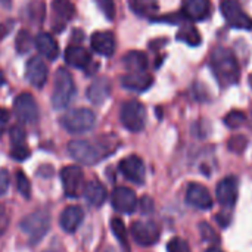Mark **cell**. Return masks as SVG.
Listing matches in <instances>:
<instances>
[{
  "label": "cell",
  "instance_id": "6da1fadb",
  "mask_svg": "<svg viewBox=\"0 0 252 252\" xmlns=\"http://www.w3.org/2000/svg\"><path fill=\"white\" fill-rule=\"evenodd\" d=\"M210 66L213 69L214 77L217 78V81L223 86H233L238 83L239 80V65L238 61L233 55V52H230L226 47H216L211 52V58H210Z\"/></svg>",
  "mask_w": 252,
  "mask_h": 252
},
{
  "label": "cell",
  "instance_id": "7a4b0ae2",
  "mask_svg": "<svg viewBox=\"0 0 252 252\" xmlns=\"http://www.w3.org/2000/svg\"><path fill=\"white\" fill-rule=\"evenodd\" d=\"M69 155L83 165H93L111 154L106 145L93 143L89 140H72L68 143Z\"/></svg>",
  "mask_w": 252,
  "mask_h": 252
},
{
  "label": "cell",
  "instance_id": "3957f363",
  "mask_svg": "<svg viewBox=\"0 0 252 252\" xmlns=\"http://www.w3.org/2000/svg\"><path fill=\"white\" fill-rule=\"evenodd\" d=\"M75 94V84L72 75L65 68H59L55 74L52 105L55 109H65Z\"/></svg>",
  "mask_w": 252,
  "mask_h": 252
},
{
  "label": "cell",
  "instance_id": "277c9868",
  "mask_svg": "<svg viewBox=\"0 0 252 252\" xmlns=\"http://www.w3.org/2000/svg\"><path fill=\"white\" fill-rule=\"evenodd\" d=\"M96 124V115L87 108L71 109L61 118V126L71 134H83L90 131Z\"/></svg>",
  "mask_w": 252,
  "mask_h": 252
},
{
  "label": "cell",
  "instance_id": "5b68a950",
  "mask_svg": "<svg viewBox=\"0 0 252 252\" xmlns=\"http://www.w3.org/2000/svg\"><path fill=\"white\" fill-rule=\"evenodd\" d=\"M19 227L28 236L31 244H37L46 236L50 229V216L43 210L31 213L21 221Z\"/></svg>",
  "mask_w": 252,
  "mask_h": 252
},
{
  "label": "cell",
  "instance_id": "8992f818",
  "mask_svg": "<svg viewBox=\"0 0 252 252\" xmlns=\"http://www.w3.org/2000/svg\"><path fill=\"white\" fill-rule=\"evenodd\" d=\"M121 124L131 133H139L146 124V109L139 100H128L120 111Z\"/></svg>",
  "mask_w": 252,
  "mask_h": 252
},
{
  "label": "cell",
  "instance_id": "52a82bcc",
  "mask_svg": "<svg viewBox=\"0 0 252 252\" xmlns=\"http://www.w3.org/2000/svg\"><path fill=\"white\" fill-rule=\"evenodd\" d=\"M220 9L226 22L232 28L252 30V18L242 9V6L236 0H223Z\"/></svg>",
  "mask_w": 252,
  "mask_h": 252
},
{
  "label": "cell",
  "instance_id": "ba28073f",
  "mask_svg": "<svg viewBox=\"0 0 252 252\" xmlns=\"http://www.w3.org/2000/svg\"><path fill=\"white\" fill-rule=\"evenodd\" d=\"M133 239L142 247H151L158 242L161 232L154 221H134L130 227Z\"/></svg>",
  "mask_w": 252,
  "mask_h": 252
},
{
  "label": "cell",
  "instance_id": "9c48e42d",
  "mask_svg": "<svg viewBox=\"0 0 252 252\" xmlns=\"http://www.w3.org/2000/svg\"><path fill=\"white\" fill-rule=\"evenodd\" d=\"M61 180L63 186V192L68 198H77L83 190L84 174L83 170L77 165H68L61 171Z\"/></svg>",
  "mask_w": 252,
  "mask_h": 252
},
{
  "label": "cell",
  "instance_id": "30bf717a",
  "mask_svg": "<svg viewBox=\"0 0 252 252\" xmlns=\"http://www.w3.org/2000/svg\"><path fill=\"white\" fill-rule=\"evenodd\" d=\"M13 109L18 120L25 124H34L38 120V106L30 93H21L15 99Z\"/></svg>",
  "mask_w": 252,
  "mask_h": 252
},
{
  "label": "cell",
  "instance_id": "8fae6325",
  "mask_svg": "<svg viewBox=\"0 0 252 252\" xmlns=\"http://www.w3.org/2000/svg\"><path fill=\"white\" fill-rule=\"evenodd\" d=\"M239 192V180L235 176H229L223 179L216 189L217 201L223 208H233L238 199Z\"/></svg>",
  "mask_w": 252,
  "mask_h": 252
},
{
  "label": "cell",
  "instance_id": "7c38bea8",
  "mask_svg": "<svg viewBox=\"0 0 252 252\" xmlns=\"http://www.w3.org/2000/svg\"><path fill=\"white\" fill-rule=\"evenodd\" d=\"M111 204L115 211L123 214H133L137 208V196L130 188L120 186L111 195Z\"/></svg>",
  "mask_w": 252,
  "mask_h": 252
},
{
  "label": "cell",
  "instance_id": "4fadbf2b",
  "mask_svg": "<svg viewBox=\"0 0 252 252\" xmlns=\"http://www.w3.org/2000/svg\"><path fill=\"white\" fill-rule=\"evenodd\" d=\"M121 174L131 183L134 185H143L145 183V164L143 161L137 157V155H130L127 158H124L120 165H118Z\"/></svg>",
  "mask_w": 252,
  "mask_h": 252
},
{
  "label": "cell",
  "instance_id": "5bb4252c",
  "mask_svg": "<svg viewBox=\"0 0 252 252\" xmlns=\"http://www.w3.org/2000/svg\"><path fill=\"white\" fill-rule=\"evenodd\" d=\"M186 201L189 205L198 210H211L213 198L208 189L199 183H190L186 190Z\"/></svg>",
  "mask_w": 252,
  "mask_h": 252
},
{
  "label": "cell",
  "instance_id": "9a60e30c",
  "mask_svg": "<svg viewBox=\"0 0 252 252\" xmlns=\"http://www.w3.org/2000/svg\"><path fill=\"white\" fill-rule=\"evenodd\" d=\"M84 220V211L78 205H69L66 207L61 216H59V224L63 232L66 233H75L80 224Z\"/></svg>",
  "mask_w": 252,
  "mask_h": 252
},
{
  "label": "cell",
  "instance_id": "2e32d148",
  "mask_svg": "<svg viewBox=\"0 0 252 252\" xmlns=\"http://www.w3.org/2000/svg\"><path fill=\"white\" fill-rule=\"evenodd\" d=\"M27 78L30 81V84L35 89H41L46 81H47V66L46 63L40 59V58H31L27 62Z\"/></svg>",
  "mask_w": 252,
  "mask_h": 252
},
{
  "label": "cell",
  "instance_id": "e0dca14e",
  "mask_svg": "<svg viewBox=\"0 0 252 252\" xmlns=\"http://www.w3.org/2000/svg\"><path fill=\"white\" fill-rule=\"evenodd\" d=\"M152 83H154V78L146 71L127 72L121 78V86L127 90H131V92H145L152 86Z\"/></svg>",
  "mask_w": 252,
  "mask_h": 252
},
{
  "label": "cell",
  "instance_id": "ac0fdd59",
  "mask_svg": "<svg viewBox=\"0 0 252 252\" xmlns=\"http://www.w3.org/2000/svg\"><path fill=\"white\" fill-rule=\"evenodd\" d=\"M211 13L210 0H185L183 3V16L190 21H204Z\"/></svg>",
  "mask_w": 252,
  "mask_h": 252
},
{
  "label": "cell",
  "instance_id": "d6986e66",
  "mask_svg": "<svg viewBox=\"0 0 252 252\" xmlns=\"http://www.w3.org/2000/svg\"><path fill=\"white\" fill-rule=\"evenodd\" d=\"M92 49L102 56H112L115 52V37L111 31H96L92 35Z\"/></svg>",
  "mask_w": 252,
  "mask_h": 252
},
{
  "label": "cell",
  "instance_id": "ffe728a7",
  "mask_svg": "<svg viewBox=\"0 0 252 252\" xmlns=\"http://www.w3.org/2000/svg\"><path fill=\"white\" fill-rule=\"evenodd\" d=\"M111 94V81L106 77L96 78L87 89V99L93 105H102Z\"/></svg>",
  "mask_w": 252,
  "mask_h": 252
},
{
  "label": "cell",
  "instance_id": "44dd1931",
  "mask_svg": "<svg viewBox=\"0 0 252 252\" xmlns=\"http://www.w3.org/2000/svg\"><path fill=\"white\" fill-rule=\"evenodd\" d=\"M34 46L37 47L40 55H43L49 61H55L59 55V47L56 40L47 32H40L34 40Z\"/></svg>",
  "mask_w": 252,
  "mask_h": 252
},
{
  "label": "cell",
  "instance_id": "7402d4cb",
  "mask_svg": "<svg viewBox=\"0 0 252 252\" xmlns=\"http://www.w3.org/2000/svg\"><path fill=\"white\" fill-rule=\"evenodd\" d=\"M65 62L74 68L86 69L92 62L90 53L81 46H69L65 50Z\"/></svg>",
  "mask_w": 252,
  "mask_h": 252
},
{
  "label": "cell",
  "instance_id": "603a6c76",
  "mask_svg": "<svg viewBox=\"0 0 252 252\" xmlns=\"http://www.w3.org/2000/svg\"><path fill=\"white\" fill-rule=\"evenodd\" d=\"M83 195H84L86 201L93 207H102L103 202L106 201V189L102 183H99L96 180L86 185Z\"/></svg>",
  "mask_w": 252,
  "mask_h": 252
},
{
  "label": "cell",
  "instance_id": "cb8c5ba5",
  "mask_svg": "<svg viewBox=\"0 0 252 252\" xmlns=\"http://www.w3.org/2000/svg\"><path fill=\"white\" fill-rule=\"evenodd\" d=\"M123 63L128 72H139V71H146L148 68V58L143 52L139 50H131L127 52L123 56Z\"/></svg>",
  "mask_w": 252,
  "mask_h": 252
},
{
  "label": "cell",
  "instance_id": "d4e9b609",
  "mask_svg": "<svg viewBox=\"0 0 252 252\" xmlns=\"http://www.w3.org/2000/svg\"><path fill=\"white\" fill-rule=\"evenodd\" d=\"M52 9H53L55 16L59 18L61 24L72 19L74 15H75V7L69 0H53Z\"/></svg>",
  "mask_w": 252,
  "mask_h": 252
},
{
  "label": "cell",
  "instance_id": "484cf974",
  "mask_svg": "<svg viewBox=\"0 0 252 252\" xmlns=\"http://www.w3.org/2000/svg\"><path fill=\"white\" fill-rule=\"evenodd\" d=\"M177 40L189 44V46H198L201 44V35H199V31L196 30V27L188 24V25H183L182 30L177 32Z\"/></svg>",
  "mask_w": 252,
  "mask_h": 252
},
{
  "label": "cell",
  "instance_id": "4316f807",
  "mask_svg": "<svg viewBox=\"0 0 252 252\" xmlns=\"http://www.w3.org/2000/svg\"><path fill=\"white\" fill-rule=\"evenodd\" d=\"M130 6L137 15H151L158 10L157 0H130Z\"/></svg>",
  "mask_w": 252,
  "mask_h": 252
},
{
  "label": "cell",
  "instance_id": "83f0119b",
  "mask_svg": "<svg viewBox=\"0 0 252 252\" xmlns=\"http://www.w3.org/2000/svg\"><path fill=\"white\" fill-rule=\"evenodd\" d=\"M32 44H34V40L31 37V34L27 31V30H21L16 35V40H15V46H16V52L18 53H27L32 49Z\"/></svg>",
  "mask_w": 252,
  "mask_h": 252
},
{
  "label": "cell",
  "instance_id": "f1b7e54d",
  "mask_svg": "<svg viewBox=\"0 0 252 252\" xmlns=\"http://www.w3.org/2000/svg\"><path fill=\"white\" fill-rule=\"evenodd\" d=\"M111 230H112L114 236L118 239V242L127 250L128 248V245H127V229L124 226L123 220L118 219V217H114L111 220Z\"/></svg>",
  "mask_w": 252,
  "mask_h": 252
},
{
  "label": "cell",
  "instance_id": "f546056e",
  "mask_svg": "<svg viewBox=\"0 0 252 252\" xmlns=\"http://www.w3.org/2000/svg\"><path fill=\"white\" fill-rule=\"evenodd\" d=\"M245 121H247V115H245L242 111H238V109L230 111V112L224 117V124H226L229 128H232V130L239 128L241 126L245 124Z\"/></svg>",
  "mask_w": 252,
  "mask_h": 252
},
{
  "label": "cell",
  "instance_id": "4dcf8cb0",
  "mask_svg": "<svg viewBox=\"0 0 252 252\" xmlns=\"http://www.w3.org/2000/svg\"><path fill=\"white\" fill-rule=\"evenodd\" d=\"M16 188H18L19 193L25 199H30V196H31V185H30V180L25 176V173L21 171V170L16 171Z\"/></svg>",
  "mask_w": 252,
  "mask_h": 252
},
{
  "label": "cell",
  "instance_id": "1f68e13d",
  "mask_svg": "<svg viewBox=\"0 0 252 252\" xmlns=\"http://www.w3.org/2000/svg\"><path fill=\"white\" fill-rule=\"evenodd\" d=\"M199 233H201V238L204 239V242H208L211 245H216L220 241L219 235L208 223H199Z\"/></svg>",
  "mask_w": 252,
  "mask_h": 252
},
{
  "label": "cell",
  "instance_id": "d6a6232c",
  "mask_svg": "<svg viewBox=\"0 0 252 252\" xmlns=\"http://www.w3.org/2000/svg\"><path fill=\"white\" fill-rule=\"evenodd\" d=\"M247 145H248V139L245 137V136H241V134H238V136H233L230 140H229V149L232 151V152H235V154H242L244 151H245V148H247Z\"/></svg>",
  "mask_w": 252,
  "mask_h": 252
},
{
  "label": "cell",
  "instance_id": "836d02e7",
  "mask_svg": "<svg viewBox=\"0 0 252 252\" xmlns=\"http://www.w3.org/2000/svg\"><path fill=\"white\" fill-rule=\"evenodd\" d=\"M96 4L108 19L115 18V3H114V0H96Z\"/></svg>",
  "mask_w": 252,
  "mask_h": 252
},
{
  "label": "cell",
  "instance_id": "e575fe53",
  "mask_svg": "<svg viewBox=\"0 0 252 252\" xmlns=\"http://www.w3.org/2000/svg\"><path fill=\"white\" fill-rule=\"evenodd\" d=\"M167 251L168 252H190L189 244L182 239V238H173L168 245H167Z\"/></svg>",
  "mask_w": 252,
  "mask_h": 252
},
{
  "label": "cell",
  "instance_id": "d590c367",
  "mask_svg": "<svg viewBox=\"0 0 252 252\" xmlns=\"http://www.w3.org/2000/svg\"><path fill=\"white\" fill-rule=\"evenodd\" d=\"M25 139H27V134H25V130L22 127H19V126L12 127V130H10V143H12V146L25 145Z\"/></svg>",
  "mask_w": 252,
  "mask_h": 252
},
{
  "label": "cell",
  "instance_id": "8d00e7d4",
  "mask_svg": "<svg viewBox=\"0 0 252 252\" xmlns=\"http://www.w3.org/2000/svg\"><path fill=\"white\" fill-rule=\"evenodd\" d=\"M31 155L30 149L27 148V145H19V146H13L10 151V157L15 161H25L28 157Z\"/></svg>",
  "mask_w": 252,
  "mask_h": 252
},
{
  "label": "cell",
  "instance_id": "74e56055",
  "mask_svg": "<svg viewBox=\"0 0 252 252\" xmlns=\"http://www.w3.org/2000/svg\"><path fill=\"white\" fill-rule=\"evenodd\" d=\"M9 183H10V176L6 170H0V196H3L7 189H9Z\"/></svg>",
  "mask_w": 252,
  "mask_h": 252
},
{
  "label": "cell",
  "instance_id": "f35d334b",
  "mask_svg": "<svg viewBox=\"0 0 252 252\" xmlns=\"http://www.w3.org/2000/svg\"><path fill=\"white\" fill-rule=\"evenodd\" d=\"M7 226H9V214H7V211L0 205V238L6 233Z\"/></svg>",
  "mask_w": 252,
  "mask_h": 252
},
{
  "label": "cell",
  "instance_id": "ab89813d",
  "mask_svg": "<svg viewBox=\"0 0 252 252\" xmlns=\"http://www.w3.org/2000/svg\"><path fill=\"white\" fill-rule=\"evenodd\" d=\"M140 207H142V213L143 214H151L154 211V201L149 196H145L140 201Z\"/></svg>",
  "mask_w": 252,
  "mask_h": 252
},
{
  "label": "cell",
  "instance_id": "60d3db41",
  "mask_svg": "<svg viewBox=\"0 0 252 252\" xmlns=\"http://www.w3.org/2000/svg\"><path fill=\"white\" fill-rule=\"evenodd\" d=\"M7 120H9V114H7V111L0 109V130L4 127V124L7 123Z\"/></svg>",
  "mask_w": 252,
  "mask_h": 252
},
{
  "label": "cell",
  "instance_id": "b9f144b4",
  "mask_svg": "<svg viewBox=\"0 0 252 252\" xmlns=\"http://www.w3.org/2000/svg\"><path fill=\"white\" fill-rule=\"evenodd\" d=\"M207 252H223V251H220L219 248H216V247H211L210 250H207Z\"/></svg>",
  "mask_w": 252,
  "mask_h": 252
},
{
  "label": "cell",
  "instance_id": "7bdbcfd3",
  "mask_svg": "<svg viewBox=\"0 0 252 252\" xmlns=\"http://www.w3.org/2000/svg\"><path fill=\"white\" fill-rule=\"evenodd\" d=\"M4 32H6V31H4V28H3V27L0 25V40H1L3 37H4Z\"/></svg>",
  "mask_w": 252,
  "mask_h": 252
},
{
  "label": "cell",
  "instance_id": "ee69618b",
  "mask_svg": "<svg viewBox=\"0 0 252 252\" xmlns=\"http://www.w3.org/2000/svg\"><path fill=\"white\" fill-rule=\"evenodd\" d=\"M3 83H4V75H3V72L0 71V86H3Z\"/></svg>",
  "mask_w": 252,
  "mask_h": 252
},
{
  "label": "cell",
  "instance_id": "f6af8a7d",
  "mask_svg": "<svg viewBox=\"0 0 252 252\" xmlns=\"http://www.w3.org/2000/svg\"><path fill=\"white\" fill-rule=\"evenodd\" d=\"M109 252H111V250H109Z\"/></svg>",
  "mask_w": 252,
  "mask_h": 252
},
{
  "label": "cell",
  "instance_id": "bcb514c9",
  "mask_svg": "<svg viewBox=\"0 0 252 252\" xmlns=\"http://www.w3.org/2000/svg\"><path fill=\"white\" fill-rule=\"evenodd\" d=\"M251 118H252V115H251Z\"/></svg>",
  "mask_w": 252,
  "mask_h": 252
}]
</instances>
